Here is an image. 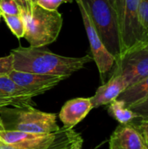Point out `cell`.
<instances>
[{"mask_svg":"<svg viewBox=\"0 0 148 149\" xmlns=\"http://www.w3.org/2000/svg\"><path fill=\"white\" fill-rule=\"evenodd\" d=\"M82 145L83 140L80 134L72 130L65 139L55 145L51 149H81Z\"/></svg>","mask_w":148,"mask_h":149,"instance_id":"obj_17","label":"cell"},{"mask_svg":"<svg viewBox=\"0 0 148 149\" xmlns=\"http://www.w3.org/2000/svg\"><path fill=\"white\" fill-rule=\"evenodd\" d=\"M72 128H60L51 134H31L13 129H1L0 141L18 149H51L65 139Z\"/></svg>","mask_w":148,"mask_h":149,"instance_id":"obj_5","label":"cell"},{"mask_svg":"<svg viewBox=\"0 0 148 149\" xmlns=\"http://www.w3.org/2000/svg\"><path fill=\"white\" fill-rule=\"evenodd\" d=\"M108 113L118 122H120V124H126L139 119L138 115L130 108L126 107L123 101L117 99L109 104Z\"/></svg>","mask_w":148,"mask_h":149,"instance_id":"obj_15","label":"cell"},{"mask_svg":"<svg viewBox=\"0 0 148 149\" xmlns=\"http://www.w3.org/2000/svg\"><path fill=\"white\" fill-rule=\"evenodd\" d=\"M139 10L141 22L148 31V0H140Z\"/></svg>","mask_w":148,"mask_h":149,"instance_id":"obj_22","label":"cell"},{"mask_svg":"<svg viewBox=\"0 0 148 149\" xmlns=\"http://www.w3.org/2000/svg\"><path fill=\"white\" fill-rule=\"evenodd\" d=\"M128 108L134 112L138 115L139 119L143 120H148V96L140 102L132 105Z\"/></svg>","mask_w":148,"mask_h":149,"instance_id":"obj_18","label":"cell"},{"mask_svg":"<svg viewBox=\"0 0 148 149\" xmlns=\"http://www.w3.org/2000/svg\"><path fill=\"white\" fill-rule=\"evenodd\" d=\"M17 109L13 130L31 134H51L60 129L54 113L42 112L33 107Z\"/></svg>","mask_w":148,"mask_h":149,"instance_id":"obj_6","label":"cell"},{"mask_svg":"<svg viewBox=\"0 0 148 149\" xmlns=\"http://www.w3.org/2000/svg\"><path fill=\"white\" fill-rule=\"evenodd\" d=\"M1 17H2V12H1V10H0V18H1Z\"/></svg>","mask_w":148,"mask_h":149,"instance_id":"obj_26","label":"cell"},{"mask_svg":"<svg viewBox=\"0 0 148 149\" xmlns=\"http://www.w3.org/2000/svg\"><path fill=\"white\" fill-rule=\"evenodd\" d=\"M13 70L45 75L70 77L91 62L92 57H65L42 49V47H17L11 50Z\"/></svg>","mask_w":148,"mask_h":149,"instance_id":"obj_1","label":"cell"},{"mask_svg":"<svg viewBox=\"0 0 148 149\" xmlns=\"http://www.w3.org/2000/svg\"><path fill=\"white\" fill-rule=\"evenodd\" d=\"M8 75L15 83L32 94L33 97L44 93L55 87L62 80L67 79L65 76L38 74L16 70H12Z\"/></svg>","mask_w":148,"mask_h":149,"instance_id":"obj_9","label":"cell"},{"mask_svg":"<svg viewBox=\"0 0 148 149\" xmlns=\"http://www.w3.org/2000/svg\"><path fill=\"white\" fill-rule=\"evenodd\" d=\"M32 94L15 83L9 75L0 76V108L11 106L22 109L32 107Z\"/></svg>","mask_w":148,"mask_h":149,"instance_id":"obj_10","label":"cell"},{"mask_svg":"<svg viewBox=\"0 0 148 149\" xmlns=\"http://www.w3.org/2000/svg\"><path fill=\"white\" fill-rule=\"evenodd\" d=\"M107 51L116 61L121 56L114 0H79ZM115 61V62H116Z\"/></svg>","mask_w":148,"mask_h":149,"instance_id":"obj_3","label":"cell"},{"mask_svg":"<svg viewBox=\"0 0 148 149\" xmlns=\"http://www.w3.org/2000/svg\"><path fill=\"white\" fill-rule=\"evenodd\" d=\"M139 3L140 0H114L121 47L120 58L148 46V31L141 22Z\"/></svg>","mask_w":148,"mask_h":149,"instance_id":"obj_4","label":"cell"},{"mask_svg":"<svg viewBox=\"0 0 148 149\" xmlns=\"http://www.w3.org/2000/svg\"><path fill=\"white\" fill-rule=\"evenodd\" d=\"M113 74L123 76L128 86L148 76V46L126 53L115 62Z\"/></svg>","mask_w":148,"mask_h":149,"instance_id":"obj_7","label":"cell"},{"mask_svg":"<svg viewBox=\"0 0 148 149\" xmlns=\"http://www.w3.org/2000/svg\"><path fill=\"white\" fill-rule=\"evenodd\" d=\"M32 2L35 4L49 10H58L59 5L65 3L64 0H32Z\"/></svg>","mask_w":148,"mask_h":149,"instance_id":"obj_21","label":"cell"},{"mask_svg":"<svg viewBox=\"0 0 148 149\" xmlns=\"http://www.w3.org/2000/svg\"><path fill=\"white\" fill-rule=\"evenodd\" d=\"M128 87L126 79L118 74H112L110 79L99 86L95 94L91 97L92 107L96 108L100 106L109 105L116 100Z\"/></svg>","mask_w":148,"mask_h":149,"instance_id":"obj_13","label":"cell"},{"mask_svg":"<svg viewBox=\"0 0 148 149\" xmlns=\"http://www.w3.org/2000/svg\"><path fill=\"white\" fill-rule=\"evenodd\" d=\"M65 1V3H72V0H64Z\"/></svg>","mask_w":148,"mask_h":149,"instance_id":"obj_25","label":"cell"},{"mask_svg":"<svg viewBox=\"0 0 148 149\" xmlns=\"http://www.w3.org/2000/svg\"><path fill=\"white\" fill-rule=\"evenodd\" d=\"M2 17H3L6 24L11 31V32L17 38H21L24 37L25 27L20 15H8V14L2 13Z\"/></svg>","mask_w":148,"mask_h":149,"instance_id":"obj_16","label":"cell"},{"mask_svg":"<svg viewBox=\"0 0 148 149\" xmlns=\"http://www.w3.org/2000/svg\"><path fill=\"white\" fill-rule=\"evenodd\" d=\"M0 10L3 14L20 15L16 0H0Z\"/></svg>","mask_w":148,"mask_h":149,"instance_id":"obj_19","label":"cell"},{"mask_svg":"<svg viewBox=\"0 0 148 149\" xmlns=\"http://www.w3.org/2000/svg\"><path fill=\"white\" fill-rule=\"evenodd\" d=\"M133 121H134L138 130L140 132V134L143 135L144 139L148 143V120H143L140 119L138 123H136L135 120H133Z\"/></svg>","mask_w":148,"mask_h":149,"instance_id":"obj_23","label":"cell"},{"mask_svg":"<svg viewBox=\"0 0 148 149\" xmlns=\"http://www.w3.org/2000/svg\"><path fill=\"white\" fill-rule=\"evenodd\" d=\"M109 149H148V143L133 120L116 127L110 137Z\"/></svg>","mask_w":148,"mask_h":149,"instance_id":"obj_11","label":"cell"},{"mask_svg":"<svg viewBox=\"0 0 148 149\" xmlns=\"http://www.w3.org/2000/svg\"><path fill=\"white\" fill-rule=\"evenodd\" d=\"M13 70V56L10 55L0 58V76L8 75Z\"/></svg>","mask_w":148,"mask_h":149,"instance_id":"obj_20","label":"cell"},{"mask_svg":"<svg viewBox=\"0 0 148 149\" xmlns=\"http://www.w3.org/2000/svg\"><path fill=\"white\" fill-rule=\"evenodd\" d=\"M25 27L24 38L31 47H43L54 42L61 31L63 17L58 10H49L32 0H16Z\"/></svg>","mask_w":148,"mask_h":149,"instance_id":"obj_2","label":"cell"},{"mask_svg":"<svg viewBox=\"0 0 148 149\" xmlns=\"http://www.w3.org/2000/svg\"><path fill=\"white\" fill-rule=\"evenodd\" d=\"M93 109L90 98H76L68 100L61 108L59 119L65 127L72 128L83 120Z\"/></svg>","mask_w":148,"mask_h":149,"instance_id":"obj_12","label":"cell"},{"mask_svg":"<svg viewBox=\"0 0 148 149\" xmlns=\"http://www.w3.org/2000/svg\"><path fill=\"white\" fill-rule=\"evenodd\" d=\"M0 149H18L17 148H14V147H11V146H9V145H6V144H0Z\"/></svg>","mask_w":148,"mask_h":149,"instance_id":"obj_24","label":"cell"},{"mask_svg":"<svg viewBox=\"0 0 148 149\" xmlns=\"http://www.w3.org/2000/svg\"><path fill=\"white\" fill-rule=\"evenodd\" d=\"M2 143H3V142H2V141H0V144H2Z\"/></svg>","mask_w":148,"mask_h":149,"instance_id":"obj_27","label":"cell"},{"mask_svg":"<svg viewBox=\"0 0 148 149\" xmlns=\"http://www.w3.org/2000/svg\"><path fill=\"white\" fill-rule=\"evenodd\" d=\"M148 96V76L136 84L128 86L117 100L124 102L126 107H129L132 105L140 102Z\"/></svg>","mask_w":148,"mask_h":149,"instance_id":"obj_14","label":"cell"},{"mask_svg":"<svg viewBox=\"0 0 148 149\" xmlns=\"http://www.w3.org/2000/svg\"><path fill=\"white\" fill-rule=\"evenodd\" d=\"M77 4L79 6V9L80 10L84 26L87 34V38L89 40L92 54V59L95 61L97 67L99 69V72L100 73L101 79H104V76L107 74V72L112 70L113 65H115V58L107 51L105 45L101 41L99 36L98 35L93 24H92L89 17L87 16L82 3L76 0Z\"/></svg>","mask_w":148,"mask_h":149,"instance_id":"obj_8","label":"cell"}]
</instances>
